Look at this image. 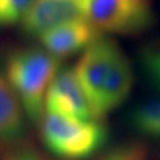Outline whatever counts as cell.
I'll use <instances>...</instances> for the list:
<instances>
[{
	"mask_svg": "<svg viewBox=\"0 0 160 160\" xmlns=\"http://www.w3.org/2000/svg\"><path fill=\"white\" fill-rule=\"evenodd\" d=\"M84 19L99 32L142 33L155 23L149 0H83Z\"/></svg>",
	"mask_w": 160,
	"mask_h": 160,
	"instance_id": "277c9868",
	"label": "cell"
},
{
	"mask_svg": "<svg viewBox=\"0 0 160 160\" xmlns=\"http://www.w3.org/2000/svg\"><path fill=\"white\" fill-rule=\"evenodd\" d=\"M4 160H42L39 155L29 148H19L9 152Z\"/></svg>",
	"mask_w": 160,
	"mask_h": 160,
	"instance_id": "4fadbf2b",
	"label": "cell"
},
{
	"mask_svg": "<svg viewBox=\"0 0 160 160\" xmlns=\"http://www.w3.org/2000/svg\"><path fill=\"white\" fill-rule=\"evenodd\" d=\"M80 19H84L83 0H35L22 20V27L26 33L39 38L49 29Z\"/></svg>",
	"mask_w": 160,
	"mask_h": 160,
	"instance_id": "8992f818",
	"label": "cell"
},
{
	"mask_svg": "<svg viewBox=\"0 0 160 160\" xmlns=\"http://www.w3.org/2000/svg\"><path fill=\"white\" fill-rule=\"evenodd\" d=\"M59 71V59L44 48H19L8 55L4 72L32 123L42 120L47 91Z\"/></svg>",
	"mask_w": 160,
	"mask_h": 160,
	"instance_id": "7a4b0ae2",
	"label": "cell"
},
{
	"mask_svg": "<svg viewBox=\"0 0 160 160\" xmlns=\"http://www.w3.org/2000/svg\"><path fill=\"white\" fill-rule=\"evenodd\" d=\"M129 123L140 133L160 138V96L138 103L129 112Z\"/></svg>",
	"mask_w": 160,
	"mask_h": 160,
	"instance_id": "9c48e42d",
	"label": "cell"
},
{
	"mask_svg": "<svg viewBox=\"0 0 160 160\" xmlns=\"http://www.w3.org/2000/svg\"><path fill=\"white\" fill-rule=\"evenodd\" d=\"M47 112L78 120H99L72 68H63L52 80L46 95Z\"/></svg>",
	"mask_w": 160,
	"mask_h": 160,
	"instance_id": "5b68a950",
	"label": "cell"
},
{
	"mask_svg": "<svg viewBox=\"0 0 160 160\" xmlns=\"http://www.w3.org/2000/svg\"><path fill=\"white\" fill-rule=\"evenodd\" d=\"M102 160H144V149L136 144L122 146L109 151Z\"/></svg>",
	"mask_w": 160,
	"mask_h": 160,
	"instance_id": "8fae6325",
	"label": "cell"
},
{
	"mask_svg": "<svg viewBox=\"0 0 160 160\" xmlns=\"http://www.w3.org/2000/svg\"><path fill=\"white\" fill-rule=\"evenodd\" d=\"M40 124L42 142L53 156L63 160H86L107 142L108 132L99 120H78L46 112Z\"/></svg>",
	"mask_w": 160,
	"mask_h": 160,
	"instance_id": "3957f363",
	"label": "cell"
},
{
	"mask_svg": "<svg viewBox=\"0 0 160 160\" xmlns=\"http://www.w3.org/2000/svg\"><path fill=\"white\" fill-rule=\"evenodd\" d=\"M99 36L100 32L88 20L80 19L49 29L39 40L47 52L60 60L87 49Z\"/></svg>",
	"mask_w": 160,
	"mask_h": 160,
	"instance_id": "52a82bcc",
	"label": "cell"
},
{
	"mask_svg": "<svg viewBox=\"0 0 160 160\" xmlns=\"http://www.w3.org/2000/svg\"><path fill=\"white\" fill-rule=\"evenodd\" d=\"M73 69L99 120L122 106L132 91V66L109 38L99 36L84 49Z\"/></svg>",
	"mask_w": 160,
	"mask_h": 160,
	"instance_id": "6da1fadb",
	"label": "cell"
},
{
	"mask_svg": "<svg viewBox=\"0 0 160 160\" xmlns=\"http://www.w3.org/2000/svg\"><path fill=\"white\" fill-rule=\"evenodd\" d=\"M35 0H7V26L22 22Z\"/></svg>",
	"mask_w": 160,
	"mask_h": 160,
	"instance_id": "7c38bea8",
	"label": "cell"
},
{
	"mask_svg": "<svg viewBox=\"0 0 160 160\" xmlns=\"http://www.w3.org/2000/svg\"><path fill=\"white\" fill-rule=\"evenodd\" d=\"M26 132V113L0 64V146L18 143Z\"/></svg>",
	"mask_w": 160,
	"mask_h": 160,
	"instance_id": "ba28073f",
	"label": "cell"
},
{
	"mask_svg": "<svg viewBox=\"0 0 160 160\" xmlns=\"http://www.w3.org/2000/svg\"><path fill=\"white\" fill-rule=\"evenodd\" d=\"M138 58L144 76L151 86L160 91V39L144 44L139 49Z\"/></svg>",
	"mask_w": 160,
	"mask_h": 160,
	"instance_id": "30bf717a",
	"label": "cell"
},
{
	"mask_svg": "<svg viewBox=\"0 0 160 160\" xmlns=\"http://www.w3.org/2000/svg\"><path fill=\"white\" fill-rule=\"evenodd\" d=\"M0 26H7V0H0Z\"/></svg>",
	"mask_w": 160,
	"mask_h": 160,
	"instance_id": "5bb4252c",
	"label": "cell"
}]
</instances>
